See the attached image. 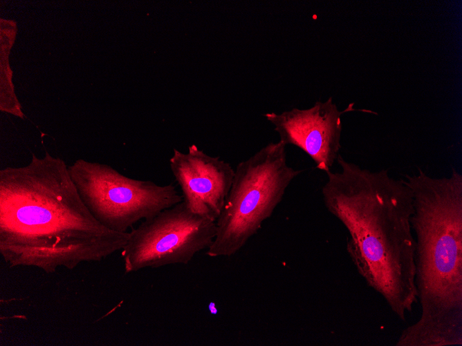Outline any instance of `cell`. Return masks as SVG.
Segmentation results:
<instances>
[{
  "mask_svg": "<svg viewBox=\"0 0 462 346\" xmlns=\"http://www.w3.org/2000/svg\"><path fill=\"white\" fill-rule=\"evenodd\" d=\"M403 179L412 193L416 285L421 315L397 346L462 345V175L421 169Z\"/></svg>",
  "mask_w": 462,
  "mask_h": 346,
  "instance_id": "3",
  "label": "cell"
},
{
  "mask_svg": "<svg viewBox=\"0 0 462 346\" xmlns=\"http://www.w3.org/2000/svg\"><path fill=\"white\" fill-rule=\"evenodd\" d=\"M169 164L190 209L216 221L231 188L234 169L229 163L207 155L194 144L187 153L174 150Z\"/></svg>",
  "mask_w": 462,
  "mask_h": 346,
  "instance_id": "8",
  "label": "cell"
},
{
  "mask_svg": "<svg viewBox=\"0 0 462 346\" xmlns=\"http://www.w3.org/2000/svg\"><path fill=\"white\" fill-rule=\"evenodd\" d=\"M287 163L286 145L270 142L238 164L210 257H230L242 249L281 202L291 182L302 173Z\"/></svg>",
  "mask_w": 462,
  "mask_h": 346,
  "instance_id": "4",
  "label": "cell"
},
{
  "mask_svg": "<svg viewBox=\"0 0 462 346\" xmlns=\"http://www.w3.org/2000/svg\"><path fill=\"white\" fill-rule=\"evenodd\" d=\"M12 76L8 57H1L0 110L24 119V115L15 93Z\"/></svg>",
  "mask_w": 462,
  "mask_h": 346,
  "instance_id": "9",
  "label": "cell"
},
{
  "mask_svg": "<svg viewBox=\"0 0 462 346\" xmlns=\"http://www.w3.org/2000/svg\"><path fill=\"white\" fill-rule=\"evenodd\" d=\"M68 171L91 214L117 232L127 233L138 221L151 219L183 200L172 184L131 178L106 164L79 159Z\"/></svg>",
  "mask_w": 462,
  "mask_h": 346,
  "instance_id": "5",
  "label": "cell"
},
{
  "mask_svg": "<svg viewBox=\"0 0 462 346\" xmlns=\"http://www.w3.org/2000/svg\"><path fill=\"white\" fill-rule=\"evenodd\" d=\"M129 232L99 222L82 201L68 166L46 151L0 170V253L10 267L47 274L101 262L123 249Z\"/></svg>",
  "mask_w": 462,
  "mask_h": 346,
  "instance_id": "1",
  "label": "cell"
},
{
  "mask_svg": "<svg viewBox=\"0 0 462 346\" xmlns=\"http://www.w3.org/2000/svg\"><path fill=\"white\" fill-rule=\"evenodd\" d=\"M351 103L344 110H339L330 97L326 101H317L311 108H293L281 113L264 114L274 126L279 141L286 146L294 145L304 151L315 163L316 167L326 173L331 171L341 148L342 115L354 110Z\"/></svg>",
  "mask_w": 462,
  "mask_h": 346,
  "instance_id": "7",
  "label": "cell"
},
{
  "mask_svg": "<svg viewBox=\"0 0 462 346\" xmlns=\"http://www.w3.org/2000/svg\"><path fill=\"white\" fill-rule=\"evenodd\" d=\"M326 173L323 202L349 233L346 251L357 272L405 321L418 303L412 193L387 169L371 171L344 160Z\"/></svg>",
  "mask_w": 462,
  "mask_h": 346,
  "instance_id": "2",
  "label": "cell"
},
{
  "mask_svg": "<svg viewBox=\"0 0 462 346\" xmlns=\"http://www.w3.org/2000/svg\"><path fill=\"white\" fill-rule=\"evenodd\" d=\"M216 231V221L193 213L183 200L131 229L121 250L124 273L187 265L211 246Z\"/></svg>",
  "mask_w": 462,
  "mask_h": 346,
  "instance_id": "6",
  "label": "cell"
}]
</instances>
